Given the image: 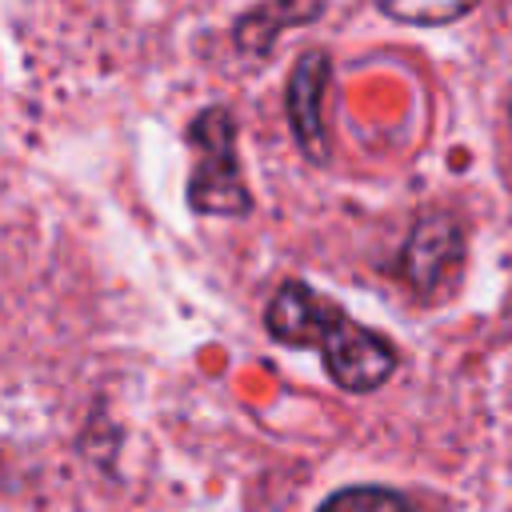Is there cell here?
<instances>
[{
	"label": "cell",
	"instance_id": "1",
	"mask_svg": "<svg viewBox=\"0 0 512 512\" xmlns=\"http://www.w3.org/2000/svg\"><path fill=\"white\" fill-rule=\"evenodd\" d=\"M264 324L276 344L320 348L328 376L344 392H372L396 368V348L388 344V336L356 324L328 296H320L300 280H288L276 288L264 312Z\"/></svg>",
	"mask_w": 512,
	"mask_h": 512
},
{
	"label": "cell",
	"instance_id": "2",
	"mask_svg": "<svg viewBox=\"0 0 512 512\" xmlns=\"http://www.w3.org/2000/svg\"><path fill=\"white\" fill-rule=\"evenodd\" d=\"M188 140L196 148L192 180H188V204L200 216H248L252 212V192L240 180V160H236V120L228 108H204Z\"/></svg>",
	"mask_w": 512,
	"mask_h": 512
},
{
	"label": "cell",
	"instance_id": "3",
	"mask_svg": "<svg viewBox=\"0 0 512 512\" xmlns=\"http://www.w3.org/2000/svg\"><path fill=\"white\" fill-rule=\"evenodd\" d=\"M460 260H464V232H460V224L452 216H444V212H432L404 240L400 272H404V280L412 284L416 296L432 300L440 292V284L460 268Z\"/></svg>",
	"mask_w": 512,
	"mask_h": 512
},
{
	"label": "cell",
	"instance_id": "4",
	"mask_svg": "<svg viewBox=\"0 0 512 512\" xmlns=\"http://www.w3.org/2000/svg\"><path fill=\"white\" fill-rule=\"evenodd\" d=\"M328 76H332V60L324 52H304L288 76V92H284V108L292 120V132L300 140V148L308 152V160L324 164L328 160V132H324V92H328Z\"/></svg>",
	"mask_w": 512,
	"mask_h": 512
},
{
	"label": "cell",
	"instance_id": "5",
	"mask_svg": "<svg viewBox=\"0 0 512 512\" xmlns=\"http://www.w3.org/2000/svg\"><path fill=\"white\" fill-rule=\"evenodd\" d=\"M320 12H324V0H264L236 20V44L248 56H268L284 28L312 24L320 20Z\"/></svg>",
	"mask_w": 512,
	"mask_h": 512
},
{
	"label": "cell",
	"instance_id": "6",
	"mask_svg": "<svg viewBox=\"0 0 512 512\" xmlns=\"http://www.w3.org/2000/svg\"><path fill=\"white\" fill-rule=\"evenodd\" d=\"M480 0H376V8L400 24H416V28H436V24H452L464 12H472Z\"/></svg>",
	"mask_w": 512,
	"mask_h": 512
},
{
	"label": "cell",
	"instance_id": "7",
	"mask_svg": "<svg viewBox=\"0 0 512 512\" xmlns=\"http://www.w3.org/2000/svg\"><path fill=\"white\" fill-rule=\"evenodd\" d=\"M316 512H416L400 492L380 488V484H356L332 492Z\"/></svg>",
	"mask_w": 512,
	"mask_h": 512
}]
</instances>
